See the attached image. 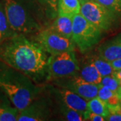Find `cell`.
Segmentation results:
<instances>
[{"mask_svg":"<svg viewBox=\"0 0 121 121\" xmlns=\"http://www.w3.org/2000/svg\"><path fill=\"white\" fill-rule=\"evenodd\" d=\"M48 57L39 43L17 33L0 44V61L38 82L47 76Z\"/></svg>","mask_w":121,"mask_h":121,"instance_id":"6da1fadb","label":"cell"},{"mask_svg":"<svg viewBox=\"0 0 121 121\" xmlns=\"http://www.w3.org/2000/svg\"><path fill=\"white\" fill-rule=\"evenodd\" d=\"M0 89L18 110L28 106L42 90L30 77L8 65L0 67Z\"/></svg>","mask_w":121,"mask_h":121,"instance_id":"7a4b0ae2","label":"cell"},{"mask_svg":"<svg viewBox=\"0 0 121 121\" xmlns=\"http://www.w3.org/2000/svg\"><path fill=\"white\" fill-rule=\"evenodd\" d=\"M7 18L16 33H38L43 30V9L36 0H3Z\"/></svg>","mask_w":121,"mask_h":121,"instance_id":"3957f363","label":"cell"},{"mask_svg":"<svg viewBox=\"0 0 121 121\" xmlns=\"http://www.w3.org/2000/svg\"><path fill=\"white\" fill-rule=\"evenodd\" d=\"M80 13L103 32L117 29L121 21V17L95 0L82 4Z\"/></svg>","mask_w":121,"mask_h":121,"instance_id":"277c9868","label":"cell"},{"mask_svg":"<svg viewBox=\"0 0 121 121\" xmlns=\"http://www.w3.org/2000/svg\"><path fill=\"white\" fill-rule=\"evenodd\" d=\"M102 32L80 13L73 17L71 39L81 52L85 53L94 47L102 39Z\"/></svg>","mask_w":121,"mask_h":121,"instance_id":"5b68a950","label":"cell"},{"mask_svg":"<svg viewBox=\"0 0 121 121\" xmlns=\"http://www.w3.org/2000/svg\"><path fill=\"white\" fill-rule=\"evenodd\" d=\"M79 70V63L74 51L52 55L48 59L47 79L52 81L75 75Z\"/></svg>","mask_w":121,"mask_h":121,"instance_id":"8992f818","label":"cell"},{"mask_svg":"<svg viewBox=\"0 0 121 121\" xmlns=\"http://www.w3.org/2000/svg\"><path fill=\"white\" fill-rule=\"evenodd\" d=\"M36 42L47 53L52 55L74 51L75 45L72 39L55 32L49 27L41 30L36 36Z\"/></svg>","mask_w":121,"mask_h":121,"instance_id":"52a82bcc","label":"cell"},{"mask_svg":"<svg viewBox=\"0 0 121 121\" xmlns=\"http://www.w3.org/2000/svg\"><path fill=\"white\" fill-rule=\"evenodd\" d=\"M52 82L56 86L71 91L86 99L87 101L95 98L98 95L99 86L87 82L78 74L54 79Z\"/></svg>","mask_w":121,"mask_h":121,"instance_id":"ba28073f","label":"cell"},{"mask_svg":"<svg viewBox=\"0 0 121 121\" xmlns=\"http://www.w3.org/2000/svg\"><path fill=\"white\" fill-rule=\"evenodd\" d=\"M48 102L44 98L37 97L28 106L19 110L17 121H47L51 116Z\"/></svg>","mask_w":121,"mask_h":121,"instance_id":"9c48e42d","label":"cell"},{"mask_svg":"<svg viewBox=\"0 0 121 121\" xmlns=\"http://www.w3.org/2000/svg\"><path fill=\"white\" fill-rule=\"evenodd\" d=\"M51 91L60 104H65L69 108L77 110L83 115L86 111L87 101L77 94L67 89L58 86L56 87H51Z\"/></svg>","mask_w":121,"mask_h":121,"instance_id":"30bf717a","label":"cell"},{"mask_svg":"<svg viewBox=\"0 0 121 121\" xmlns=\"http://www.w3.org/2000/svg\"><path fill=\"white\" fill-rule=\"evenodd\" d=\"M97 55L110 62L121 58V35L99 45Z\"/></svg>","mask_w":121,"mask_h":121,"instance_id":"8fae6325","label":"cell"},{"mask_svg":"<svg viewBox=\"0 0 121 121\" xmlns=\"http://www.w3.org/2000/svg\"><path fill=\"white\" fill-rule=\"evenodd\" d=\"M79 70L78 75L86 82L93 84L99 85L102 80V75L95 68L93 63L91 61L89 56L83 60L79 65Z\"/></svg>","mask_w":121,"mask_h":121,"instance_id":"7c38bea8","label":"cell"},{"mask_svg":"<svg viewBox=\"0 0 121 121\" xmlns=\"http://www.w3.org/2000/svg\"><path fill=\"white\" fill-rule=\"evenodd\" d=\"M49 28L64 37L71 39L73 17L57 14Z\"/></svg>","mask_w":121,"mask_h":121,"instance_id":"4fadbf2b","label":"cell"},{"mask_svg":"<svg viewBox=\"0 0 121 121\" xmlns=\"http://www.w3.org/2000/svg\"><path fill=\"white\" fill-rule=\"evenodd\" d=\"M82 4L79 0H59L57 4V14L73 17L80 13Z\"/></svg>","mask_w":121,"mask_h":121,"instance_id":"5bb4252c","label":"cell"},{"mask_svg":"<svg viewBox=\"0 0 121 121\" xmlns=\"http://www.w3.org/2000/svg\"><path fill=\"white\" fill-rule=\"evenodd\" d=\"M16 34L9 24L3 2H0V44Z\"/></svg>","mask_w":121,"mask_h":121,"instance_id":"9a60e30c","label":"cell"},{"mask_svg":"<svg viewBox=\"0 0 121 121\" xmlns=\"http://www.w3.org/2000/svg\"><path fill=\"white\" fill-rule=\"evenodd\" d=\"M86 110L99 114L105 118L109 114L107 103L99 98L98 96L87 101Z\"/></svg>","mask_w":121,"mask_h":121,"instance_id":"2e32d148","label":"cell"},{"mask_svg":"<svg viewBox=\"0 0 121 121\" xmlns=\"http://www.w3.org/2000/svg\"><path fill=\"white\" fill-rule=\"evenodd\" d=\"M91 61L93 63L95 68L98 71L102 77L112 75L114 69L110 64V62L105 60L98 55H94L89 56Z\"/></svg>","mask_w":121,"mask_h":121,"instance_id":"e0dca14e","label":"cell"},{"mask_svg":"<svg viewBox=\"0 0 121 121\" xmlns=\"http://www.w3.org/2000/svg\"><path fill=\"white\" fill-rule=\"evenodd\" d=\"M42 7L45 16L51 19L57 16V4L59 0H36Z\"/></svg>","mask_w":121,"mask_h":121,"instance_id":"ac0fdd59","label":"cell"},{"mask_svg":"<svg viewBox=\"0 0 121 121\" xmlns=\"http://www.w3.org/2000/svg\"><path fill=\"white\" fill-rule=\"evenodd\" d=\"M59 109L60 114L63 116L67 121H85L82 114L78 111L69 108L66 105L59 103Z\"/></svg>","mask_w":121,"mask_h":121,"instance_id":"d6986e66","label":"cell"},{"mask_svg":"<svg viewBox=\"0 0 121 121\" xmlns=\"http://www.w3.org/2000/svg\"><path fill=\"white\" fill-rule=\"evenodd\" d=\"M19 110L17 108L0 105V121H17Z\"/></svg>","mask_w":121,"mask_h":121,"instance_id":"ffe728a7","label":"cell"},{"mask_svg":"<svg viewBox=\"0 0 121 121\" xmlns=\"http://www.w3.org/2000/svg\"><path fill=\"white\" fill-rule=\"evenodd\" d=\"M121 17V0H95Z\"/></svg>","mask_w":121,"mask_h":121,"instance_id":"44dd1931","label":"cell"},{"mask_svg":"<svg viewBox=\"0 0 121 121\" xmlns=\"http://www.w3.org/2000/svg\"><path fill=\"white\" fill-rule=\"evenodd\" d=\"M99 85L107 87L110 90L113 91L114 92H117L119 88V84L118 79L112 75H106L102 78L101 82Z\"/></svg>","mask_w":121,"mask_h":121,"instance_id":"7402d4cb","label":"cell"},{"mask_svg":"<svg viewBox=\"0 0 121 121\" xmlns=\"http://www.w3.org/2000/svg\"><path fill=\"white\" fill-rule=\"evenodd\" d=\"M98 95L97 96L100 98L101 99L104 100L106 102V101L108 100L111 96H112L115 92H114L113 91L110 90L107 87L104 86H101L98 85Z\"/></svg>","mask_w":121,"mask_h":121,"instance_id":"603a6c76","label":"cell"},{"mask_svg":"<svg viewBox=\"0 0 121 121\" xmlns=\"http://www.w3.org/2000/svg\"><path fill=\"white\" fill-rule=\"evenodd\" d=\"M83 117H84V120L85 121H106V118L104 117L99 115V114H97L95 113L91 112L90 111L86 110L84 114H83Z\"/></svg>","mask_w":121,"mask_h":121,"instance_id":"cb8c5ba5","label":"cell"},{"mask_svg":"<svg viewBox=\"0 0 121 121\" xmlns=\"http://www.w3.org/2000/svg\"><path fill=\"white\" fill-rule=\"evenodd\" d=\"M106 103L110 106H115V105L119 104V98L117 92H115L114 94L106 101Z\"/></svg>","mask_w":121,"mask_h":121,"instance_id":"d4e9b609","label":"cell"},{"mask_svg":"<svg viewBox=\"0 0 121 121\" xmlns=\"http://www.w3.org/2000/svg\"><path fill=\"white\" fill-rule=\"evenodd\" d=\"M106 121H121V113L109 114L108 117L106 118Z\"/></svg>","mask_w":121,"mask_h":121,"instance_id":"484cf974","label":"cell"},{"mask_svg":"<svg viewBox=\"0 0 121 121\" xmlns=\"http://www.w3.org/2000/svg\"><path fill=\"white\" fill-rule=\"evenodd\" d=\"M110 64L114 71L121 69V58L110 61Z\"/></svg>","mask_w":121,"mask_h":121,"instance_id":"4316f807","label":"cell"},{"mask_svg":"<svg viewBox=\"0 0 121 121\" xmlns=\"http://www.w3.org/2000/svg\"><path fill=\"white\" fill-rule=\"evenodd\" d=\"M112 75H114L117 79H120V78H121V69L117 70V71H114Z\"/></svg>","mask_w":121,"mask_h":121,"instance_id":"83f0119b","label":"cell"},{"mask_svg":"<svg viewBox=\"0 0 121 121\" xmlns=\"http://www.w3.org/2000/svg\"><path fill=\"white\" fill-rule=\"evenodd\" d=\"M118 95V98H119V105H120V108L121 110V94H117Z\"/></svg>","mask_w":121,"mask_h":121,"instance_id":"f1b7e54d","label":"cell"},{"mask_svg":"<svg viewBox=\"0 0 121 121\" xmlns=\"http://www.w3.org/2000/svg\"><path fill=\"white\" fill-rule=\"evenodd\" d=\"M91 1V0H79V1H80L81 4H82L85 3V2H86V1Z\"/></svg>","mask_w":121,"mask_h":121,"instance_id":"f546056e","label":"cell"},{"mask_svg":"<svg viewBox=\"0 0 121 121\" xmlns=\"http://www.w3.org/2000/svg\"><path fill=\"white\" fill-rule=\"evenodd\" d=\"M118 79V82L119 87H121V78H120V79Z\"/></svg>","mask_w":121,"mask_h":121,"instance_id":"4dcf8cb0","label":"cell"}]
</instances>
